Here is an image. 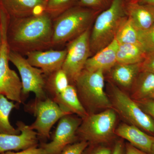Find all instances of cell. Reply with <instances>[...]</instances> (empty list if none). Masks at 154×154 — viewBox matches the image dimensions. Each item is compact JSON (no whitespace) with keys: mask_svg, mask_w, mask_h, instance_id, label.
Returning <instances> with one entry per match:
<instances>
[{"mask_svg":"<svg viewBox=\"0 0 154 154\" xmlns=\"http://www.w3.org/2000/svg\"><path fill=\"white\" fill-rule=\"evenodd\" d=\"M79 0H47L45 12L53 20L69 9L78 5Z\"/></svg>","mask_w":154,"mask_h":154,"instance_id":"cell-25","label":"cell"},{"mask_svg":"<svg viewBox=\"0 0 154 154\" xmlns=\"http://www.w3.org/2000/svg\"><path fill=\"white\" fill-rule=\"evenodd\" d=\"M113 0H79L78 5L101 13L109 8Z\"/></svg>","mask_w":154,"mask_h":154,"instance_id":"cell-26","label":"cell"},{"mask_svg":"<svg viewBox=\"0 0 154 154\" xmlns=\"http://www.w3.org/2000/svg\"><path fill=\"white\" fill-rule=\"evenodd\" d=\"M119 43L114 39L112 42L96 53L86 62L84 69L89 72L111 70L116 64V54Z\"/></svg>","mask_w":154,"mask_h":154,"instance_id":"cell-16","label":"cell"},{"mask_svg":"<svg viewBox=\"0 0 154 154\" xmlns=\"http://www.w3.org/2000/svg\"><path fill=\"white\" fill-rule=\"evenodd\" d=\"M48 77L45 89H47L53 96L63 92L70 85L67 76L62 69Z\"/></svg>","mask_w":154,"mask_h":154,"instance_id":"cell-24","label":"cell"},{"mask_svg":"<svg viewBox=\"0 0 154 154\" xmlns=\"http://www.w3.org/2000/svg\"><path fill=\"white\" fill-rule=\"evenodd\" d=\"M134 85L133 96L135 100L149 99L154 94V73L140 71Z\"/></svg>","mask_w":154,"mask_h":154,"instance_id":"cell-21","label":"cell"},{"mask_svg":"<svg viewBox=\"0 0 154 154\" xmlns=\"http://www.w3.org/2000/svg\"><path fill=\"white\" fill-rule=\"evenodd\" d=\"M140 63H116L111 69L112 79L119 85L125 88H130L133 85L141 71Z\"/></svg>","mask_w":154,"mask_h":154,"instance_id":"cell-19","label":"cell"},{"mask_svg":"<svg viewBox=\"0 0 154 154\" xmlns=\"http://www.w3.org/2000/svg\"><path fill=\"white\" fill-rule=\"evenodd\" d=\"M91 32L90 28L67 45L66 57L62 69L67 76L70 85H74L91 55Z\"/></svg>","mask_w":154,"mask_h":154,"instance_id":"cell-8","label":"cell"},{"mask_svg":"<svg viewBox=\"0 0 154 154\" xmlns=\"http://www.w3.org/2000/svg\"><path fill=\"white\" fill-rule=\"evenodd\" d=\"M116 135L126 140L137 148L147 153H150L154 143V136L132 125L122 124L115 130Z\"/></svg>","mask_w":154,"mask_h":154,"instance_id":"cell-15","label":"cell"},{"mask_svg":"<svg viewBox=\"0 0 154 154\" xmlns=\"http://www.w3.org/2000/svg\"><path fill=\"white\" fill-rule=\"evenodd\" d=\"M138 105L154 121V99L149 98L140 100H135Z\"/></svg>","mask_w":154,"mask_h":154,"instance_id":"cell-31","label":"cell"},{"mask_svg":"<svg viewBox=\"0 0 154 154\" xmlns=\"http://www.w3.org/2000/svg\"><path fill=\"white\" fill-rule=\"evenodd\" d=\"M47 0H0V5L10 19H20L45 12Z\"/></svg>","mask_w":154,"mask_h":154,"instance_id":"cell-14","label":"cell"},{"mask_svg":"<svg viewBox=\"0 0 154 154\" xmlns=\"http://www.w3.org/2000/svg\"><path fill=\"white\" fill-rule=\"evenodd\" d=\"M78 5L53 20L51 48L62 45L91 28L99 14Z\"/></svg>","mask_w":154,"mask_h":154,"instance_id":"cell-2","label":"cell"},{"mask_svg":"<svg viewBox=\"0 0 154 154\" xmlns=\"http://www.w3.org/2000/svg\"><path fill=\"white\" fill-rule=\"evenodd\" d=\"M20 131L17 134L0 133V154L9 151L25 150L38 146L37 133L22 122L17 123Z\"/></svg>","mask_w":154,"mask_h":154,"instance_id":"cell-12","label":"cell"},{"mask_svg":"<svg viewBox=\"0 0 154 154\" xmlns=\"http://www.w3.org/2000/svg\"><path fill=\"white\" fill-rule=\"evenodd\" d=\"M110 144H89L82 154H111L113 145Z\"/></svg>","mask_w":154,"mask_h":154,"instance_id":"cell-28","label":"cell"},{"mask_svg":"<svg viewBox=\"0 0 154 154\" xmlns=\"http://www.w3.org/2000/svg\"><path fill=\"white\" fill-rule=\"evenodd\" d=\"M111 154H125V143L123 140L116 141Z\"/></svg>","mask_w":154,"mask_h":154,"instance_id":"cell-33","label":"cell"},{"mask_svg":"<svg viewBox=\"0 0 154 154\" xmlns=\"http://www.w3.org/2000/svg\"><path fill=\"white\" fill-rule=\"evenodd\" d=\"M82 119L72 114L64 116L60 119L52 137L48 143H43L40 147L47 154H61L65 148L79 141L77 132Z\"/></svg>","mask_w":154,"mask_h":154,"instance_id":"cell-11","label":"cell"},{"mask_svg":"<svg viewBox=\"0 0 154 154\" xmlns=\"http://www.w3.org/2000/svg\"><path fill=\"white\" fill-rule=\"evenodd\" d=\"M74 85L80 101L88 113L89 110L113 108L111 101L104 91V72L84 69Z\"/></svg>","mask_w":154,"mask_h":154,"instance_id":"cell-5","label":"cell"},{"mask_svg":"<svg viewBox=\"0 0 154 154\" xmlns=\"http://www.w3.org/2000/svg\"><path fill=\"white\" fill-rule=\"evenodd\" d=\"M2 32H1V28H0V47H1V44H2Z\"/></svg>","mask_w":154,"mask_h":154,"instance_id":"cell-37","label":"cell"},{"mask_svg":"<svg viewBox=\"0 0 154 154\" xmlns=\"http://www.w3.org/2000/svg\"><path fill=\"white\" fill-rule=\"evenodd\" d=\"M53 19L45 12L20 19L9 18L7 40L11 51L26 55L28 53L51 48Z\"/></svg>","mask_w":154,"mask_h":154,"instance_id":"cell-1","label":"cell"},{"mask_svg":"<svg viewBox=\"0 0 154 154\" xmlns=\"http://www.w3.org/2000/svg\"><path fill=\"white\" fill-rule=\"evenodd\" d=\"M60 108L69 114H76L83 119L88 113L80 101L75 87L69 85L63 92L52 99Z\"/></svg>","mask_w":154,"mask_h":154,"instance_id":"cell-18","label":"cell"},{"mask_svg":"<svg viewBox=\"0 0 154 154\" xmlns=\"http://www.w3.org/2000/svg\"><path fill=\"white\" fill-rule=\"evenodd\" d=\"M113 108L131 125H134L154 136V121L125 92L112 86Z\"/></svg>","mask_w":154,"mask_h":154,"instance_id":"cell-7","label":"cell"},{"mask_svg":"<svg viewBox=\"0 0 154 154\" xmlns=\"http://www.w3.org/2000/svg\"><path fill=\"white\" fill-rule=\"evenodd\" d=\"M125 10L127 17L139 31H146L154 25V6L130 2H126Z\"/></svg>","mask_w":154,"mask_h":154,"instance_id":"cell-17","label":"cell"},{"mask_svg":"<svg viewBox=\"0 0 154 154\" xmlns=\"http://www.w3.org/2000/svg\"><path fill=\"white\" fill-rule=\"evenodd\" d=\"M9 60L17 68L21 76L22 95L32 92L35 94L36 99H46V79L41 69L30 65L22 54L11 51L9 53Z\"/></svg>","mask_w":154,"mask_h":154,"instance_id":"cell-9","label":"cell"},{"mask_svg":"<svg viewBox=\"0 0 154 154\" xmlns=\"http://www.w3.org/2000/svg\"><path fill=\"white\" fill-rule=\"evenodd\" d=\"M1 154H47V153L44 149L40 147L39 148L35 147L17 152L9 151L2 153Z\"/></svg>","mask_w":154,"mask_h":154,"instance_id":"cell-32","label":"cell"},{"mask_svg":"<svg viewBox=\"0 0 154 154\" xmlns=\"http://www.w3.org/2000/svg\"><path fill=\"white\" fill-rule=\"evenodd\" d=\"M137 2L142 5H148L154 6V0H137Z\"/></svg>","mask_w":154,"mask_h":154,"instance_id":"cell-35","label":"cell"},{"mask_svg":"<svg viewBox=\"0 0 154 154\" xmlns=\"http://www.w3.org/2000/svg\"><path fill=\"white\" fill-rule=\"evenodd\" d=\"M140 41L146 52L154 50V25L148 30L139 31Z\"/></svg>","mask_w":154,"mask_h":154,"instance_id":"cell-27","label":"cell"},{"mask_svg":"<svg viewBox=\"0 0 154 154\" xmlns=\"http://www.w3.org/2000/svg\"><path fill=\"white\" fill-rule=\"evenodd\" d=\"M150 98H151V99H154V94H153V95H152V96H151V97H150Z\"/></svg>","mask_w":154,"mask_h":154,"instance_id":"cell-39","label":"cell"},{"mask_svg":"<svg viewBox=\"0 0 154 154\" xmlns=\"http://www.w3.org/2000/svg\"><path fill=\"white\" fill-rule=\"evenodd\" d=\"M141 71L154 73V50L146 53L145 57L140 63Z\"/></svg>","mask_w":154,"mask_h":154,"instance_id":"cell-30","label":"cell"},{"mask_svg":"<svg viewBox=\"0 0 154 154\" xmlns=\"http://www.w3.org/2000/svg\"><path fill=\"white\" fill-rule=\"evenodd\" d=\"M88 145L85 141L77 142L66 147L61 154H82Z\"/></svg>","mask_w":154,"mask_h":154,"instance_id":"cell-29","label":"cell"},{"mask_svg":"<svg viewBox=\"0 0 154 154\" xmlns=\"http://www.w3.org/2000/svg\"><path fill=\"white\" fill-rule=\"evenodd\" d=\"M28 108L36 117L30 125L38 134V138L45 140L50 138V132L55 123L69 113L63 110L52 99L47 97L43 100L36 99Z\"/></svg>","mask_w":154,"mask_h":154,"instance_id":"cell-10","label":"cell"},{"mask_svg":"<svg viewBox=\"0 0 154 154\" xmlns=\"http://www.w3.org/2000/svg\"><path fill=\"white\" fill-rule=\"evenodd\" d=\"M17 106L13 101H10L5 96L0 94V133L10 134H20L19 130L15 129L11 125L9 120L11 111Z\"/></svg>","mask_w":154,"mask_h":154,"instance_id":"cell-22","label":"cell"},{"mask_svg":"<svg viewBox=\"0 0 154 154\" xmlns=\"http://www.w3.org/2000/svg\"><path fill=\"white\" fill-rule=\"evenodd\" d=\"M146 51L141 45L119 44L116 54V63L130 64L142 62Z\"/></svg>","mask_w":154,"mask_h":154,"instance_id":"cell-20","label":"cell"},{"mask_svg":"<svg viewBox=\"0 0 154 154\" xmlns=\"http://www.w3.org/2000/svg\"><path fill=\"white\" fill-rule=\"evenodd\" d=\"M115 39L119 44L141 45L139 31L127 17L119 29Z\"/></svg>","mask_w":154,"mask_h":154,"instance_id":"cell-23","label":"cell"},{"mask_svg":"<svg viewBox=\"0 0 154 154\" xmlns=\"http://www.w3.org/2000/svg\"><path fill=\"white\" fill-rule=\"evenodd\" d=\"M8 18L5 14L0 15V28L2 42L0 47V94L17 103L22 102V84L17 72L9 66L10 52L7 40Z\"/></svg>","mask_w":154,"mask_h":154,"instance_id":"cell-6","label":"cell"},{"mask_svg":"<svg viewBox=\"0 0 154 154\" xmlns=\"http://www.w3.org/2000/svg\"><path fill=\"white\" fill-rule=\"evenodd\" d=\"M137 1V0H125L126 2H135V1Z\"/></svg>","mask_w":154,"mask_h":154,"instance_id":"cell-38","label":"cell"},{"mask_svg":"<svg viewBox=\"0 0 154 154\" xmlns=\"http://www.w3.org/2000/svg\"><path fill=\"white\" fill-rule=\"evenodd\" d=\"M149 154H154V143L152 146L151 150Z\"/></svg>","mask_w":154,"mask_h":154,"instance_id":"cell-36","label":"cell"},{"mask_svg":"<svg viewBox=\"0 0 154 154\" xmlns=\"http://www.w3.org/2000/svg\"><path fill=\"white\" fill-rule=\"evenodd\" d=\"M116 120L113 108L99 113H88L77 131L79 141H85L89 144H110L115 139Z\"/></svg>","mask_w":154,"mask_h":154,"instance_id":"cell-4","label":"cell"},{"mask_svg":"<svg viewBox=\"0 0 154 154\" xmlns=\"http://www.w3.org/2000/svg\"><path fill=\"white\" fill-rule=\"evenodd\" d=\"M67 54L66 48L61 50L52 49L36 51L26 54L31 65L41 69L45 75L48 76L62 67Z\"/></svg>","mask_w":154,"mask_h":154,"instance_id":"cell-13","label":"cell"},{"mask_svg":"<svg viewBox=\"0 0 154 154\" xmlns=\"http://www.w3.org/2000/svg\"><path fill=\"white\" fill-rule=\"evenodd\" d=\"M125 154H149L134 146L129 143H125Z\"/></svg>","mask_w":154,"mask_h":154,"instance_id":"cell-34","label":"cell"},{"mask_svg":"<svg viewBox=\"0 0 154 154\" xmlns=\"http://www.w3.org/2000/svg\"><path fill=\"white\" fill-rule=\"evenodd\" d=\"M125 0H113L109 8L98 14L90 35L91 54H95L110 44L127 18Z\"/></svg>","mask_w":154,"mask_h":154,"instance_id":"cell-3","label":"cell"}]
</instances>
